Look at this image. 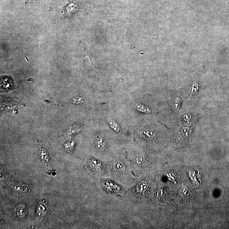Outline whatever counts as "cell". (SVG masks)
I'll use <instances>...</instances> for the list:
<instances>
[{
  "label": "cell",
  "instance_id": "52a82bcc",
  "mask_svg": "<svg viewBox=\"0 0 229 229\" xmlns=\"http://www.w3.org/2000/svg\"><path fill=\"white\" fill-rule=\"evenodd\" d=\"M135 107L139 112L144 113H149L151 112V110L146 106L142 104L138 103L135 104Z\"/></svg>",
  "mask_w": 229,
  "mask_h": 229
},
{
  "label": "cell",
  "instance_id": "8992f818",
  "mask_svg": "<svg viewBox=\"0 0 229 229\" xmlns=\"http://www.w3.org/2000/svg\"><path fill=\"white\" fill-rule=\"evenodd\" d=\"M140 135L141 137L145 139H151L155 137V134L153 131L145 130H142L140 132Z\"/></svg>",
  "mask_w": 229,
  "mask_h": 229
},
{
  "label": "cell",
  "instance_id": "9c48e42d",
  "mask_svg": "<svg viewBox=\"0 0 229 229\" xmlns=\"http://www.w3.org/2000/svg\"><path fill=\"white\" fill-rule=\"evenodd\" d=\"M198 85H197V84H194V85H193L189 90L190 93L192 95L196 93L198 90Z\"/></svg>",
  "mask_w": 229,
  "mask_h": 229
},
{
  "label": "cell",
  "instance_id": "30bf717a",
  "mask_svg": "<svg viewBox=\"0 0 229 229\" xmlns=\"http://www.w3.org/2000/svg\"><path fill=\"white\" fill-rule=\"evenodd\" d=\"M179 102H180V100H179V99H176L175 101L174 102V107L175 109H177V108H178L177 107L179 106V104H180Z\"/></svg>",
  "mask_w": 229,
  "mask_h": 229
},
{
  "label": "cell",
  "instance_id": "277c9868",
  "mask_svg": "<svg viewBox=\"0 0 229 229\" xmlns=\"http://www.w3.org/2000/svg\"><path fill=\"white\" fill-rule=\"evenodd\" d=\"M13 82L12 78L9 76L1 77V90L2 91H8L13 89Z\"/></svg>",
  "mask_w": 229,
  "mask_h": 229
},
{
  "label": "cell",
  "instance_id": "7a4b0ae2",
  "mask_svg": "<svg viewBox=\"0 0 229 229\" xmlns=\"http://www.w3.org/2000/svg\"><path fill=\"white\" fill-rule=\"evenodd\" d=\"M102 184L104 190L107 193L117 195L124 192L123 188L119 183L114 180L104 179L102 180Z\"/></svg>",
  "mask_w": 229,
  "mask_h": 229
},
{
  "label": "cell",
  "instance_id": "3957f363",
  "mask_svg": "<svg viewBox=\"0 0 229 229\" xmlns=\"http://www.w3.org/2000/svg\"><path fill=\"white\" fill-rule=\"evenodd\" d=\"M88 162L90 169L96 174L104 175L107 172V167L101 161L92 158L90 159Z\"/></svg>",
  "mask_w": 229,
  "mask_h": 229
},
{
  "label": "cell",
  "instance_id": "6da1fadb",
  "mask_svg": "<svg viewBox=\"0 0 229 229\" xmlns=\"http://www.w3.org/2000/svg\"><path fill=\"white\" fill-rule=\"evenodd\" d=\"M107 168V170H110L113 177L118 180V182L124 180L131 174V170H130L128 163L120 160L113 161Z\"/></svg>",
  "mask_w": 229,
  "mask_h": 229
},
{
  "label": "cell",
  "instance_id": "ba28073f",
  "mask_svg": "<svg viewBox=\"0 0 229 229\" xmlns=\"http://www.w3.org/2000/svg\"><path fill=\"white\" fill-rule=\"evenodd\" d=\"M109 123H110L111 128L113 129L115 132H117V133H119L120 132V130L119 126L116 121L111 120L109 121Z\"/></svg>",
  "mask_w": 229,
  "mask_h": 229
},
{
  "label": "cell",
  "instance_id": "5b68a950",
  "mask_svg": "<svg viewBox=\"0 0 229 229\" xmlns=\"http://www.w3.org/2000/svg\"><path fill=\"white\" fill-rule=\"evenodd\" d=\"M94 145L96 149L100 151H104L107 145L105 138L102 135H99L96 137Z\"/></svg>",
  "mask_w": 229,
  "mask_h": 229
}]
</instances>
